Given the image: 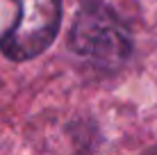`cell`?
<instances>
[{
	"mask_svg": "<svg viewBox=\"0 0 157 155\" xmlns=\"http://www.w3.org/2000/svg\"><path fill=\"white\" fill-rule=\"evenodd\" d=\"M71 48L98 66H118L130 55V34L114 12L89 0L73 18Z\"/></svg>",
	"mask_w": 157,
	"mask_h": 155,
	"instance_id": "cell-1",
	"label": "cell"
},
{
	"mask_svg": "<svg viewBox=\"0 0 157 155\" xmlns=\"http://www.w3.org/2000/svg\"><path fill=\"white\" fill-rule=\"evenodd\" d=\"M16 18L0 37V50L12 62H30L52 46L62 21L59 0H12Z\"/></svg>",
	"mask_w": 157,
	"mask_h": 155,
	"instance_id": "cell-2",
	"label": "cell"
}]
</instances>
